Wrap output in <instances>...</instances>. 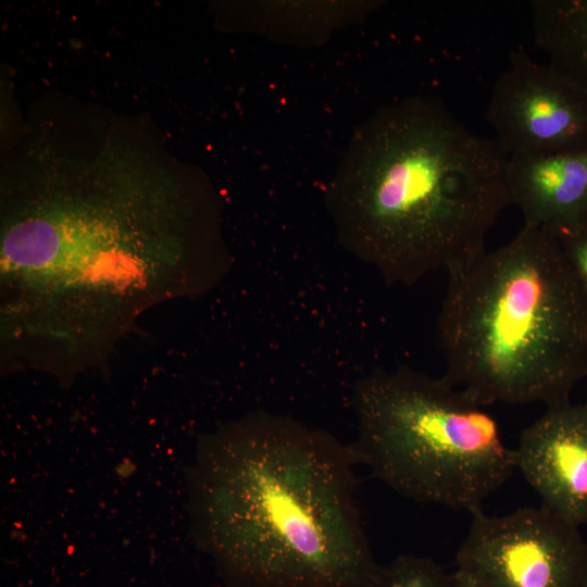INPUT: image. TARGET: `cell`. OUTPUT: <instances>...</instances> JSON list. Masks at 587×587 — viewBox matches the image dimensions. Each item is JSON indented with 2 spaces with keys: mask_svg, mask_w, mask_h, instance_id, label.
<instances>
[{
  "mask_svg": "<svg viewBox=\"0 0 587 587\" xmlns=\"http://www.w3.org/2000/svg\"><path fill=\"white\" fill-rule=\"evenodd\" d=\"M507 183L524 224L558 234L587 221V149L509 155Z\"/></svg>",
  "mask_w": 587,
  "mask_h": 587,
  "instance_id": "8",
  "label": "cell"
},
{
  "mask_svg": "<svg viewBox=\"0 0 587 587\" xmlns=\"http://www.w3.org/2000/svg\"><path fill=\"white\" fill-rule=\"evenodd\" d=\"M453 576L457 587H482L473 577L460 570L453 572Z\"/></svg>",
  "mask_w": 587,
  "mask_h": 587,
  "instance_id": "12",
  "label": "cell"
},
{
  "mask_svg": "<svg viewBox=\"0 0 587 587\" xmlns=\"http://www.w3.org/2000/svg\"><path fill=\"white\" fill-rule=\"evenodd\" d=\"M357 465L351 444L287 416L227 425L189 472L195 539L234 587H367Z\"/></svg>",
  "mask_w": 587,
  "mask_h": 587,
  "instance_id": "1",
  "label": "cell"
},
{
  "mask_svg": "<svg viewBox=\"0 0 587 587\" xmlns=\"http://www.w3.org/2000/svg\"><path fill=\"white\" fill-rule=\"evenodd\" d=\"M582 587H587V567H586V572H585V576H584V580H583Z\"/></svg>",
  "mask_w": 587,
  "mask_h": 587,
  "instance_id": "13",
  "label": "cell"
},
{
  "mask_svg": "<svg viewBox=\"0 0 587 587\" xmlns=\"http://www.w3.org/2000/svg\"><path fill=\"white\" fill-rule=\"evenodd\" d=\"M353 399L359 464L407 499L472 514L516 470L495 417L445 377L378 371Z\"/></svg>",
  "mask_w": 587,
  "mask_h": 587,
  "instance_id": "4",
  "label": "cell"
},
{
  "mask_svg": "<svg viewBox=\"0 0 587 587\" xmlns=\"http://www.w3.org/2000/svg\"><path fill=\"white\" fill-rule=\"evenodd\" d=\"M532 16L547 62L587 93V0H535Z\"/></svg>",
  "mask_w": 587,
  "mask_h": 587,
  "instance_id": "9",
  "label": "cell"
},
{
  "mask_svg": "<svg viewBox=\"0 0 587 587\" xmlns=\"http://www.w3.org/2000/svg\"><path fill=\"white\" fill-rule=\"evenodd\" d=\"M508 161L494 138L472 132L436 98L379 110L346 177L359 249L388 280L403 283L467 264L511 205Z\"/></svg>",
  "mask_w": 587,
  "mask_h": 587,
  "instance_id": "2",
  "label": "cell"
},
{
  "mask_svg": "<svg viewBox=\"0 0 587 587\" xmlns=\"http://www.w3.org/2000/svg\"><path fill=\"white\" fill-rule=\"evenodd\" d=\"M367 587H457L453 573L430 558L404 553L378 566Z\"/></svg>",
  "mask_w": 587,
  "mask_h": 587,
  "instance_id": "10",
  "label": "cell"
},
{
  "mask_svg": "<svg viewBox=\"0 0 587 587\" xmlns=\"http://www.w3.org/2000/svg\"><path fill=\"white\" fill-rule=\"evenodd\" d=\"M515 467L541 505L565 521L587 525V404L563 403L523 429Z\"/></svg>",
  "mask_w": 587,
  "mask_h": 587,
  "instance_id": "7",
  "label": "cell"
},
{
  "mask_svg": "<svg viewBox=\"0 0 587 587\" xmlns=\"http://www.w3.org/2000/svg\"><path fill=\"white\" fill-rule=\"evenodd\" d=\"M580 527L540 505L504 515L472 513L457 570L482 587H582L587 544Z\"/></svg>",
  "mask_w": 587,
  "mask_h": 587,
  "instance_id": "5",
  "label": "cell"
},
{
  "mask_svg": "<svg viewBox=\"0 0 587 587\" xmlns=\"http://www.w3.org/2000/svg\"><path fill=\"white\" fill-rule=\"evenodd\" d=\"M585 224L587 225V221H586V223H585Z\"/></svg>",
  "mask_w": 587,
  "mask_h": 587,
  "instance_id": "15",
  "label": "cell"
},
{
  "mask_svg": "<svg viewBox=\"0 0 587 587\" xmlns=\"http://www.w3.org/2000/svg\"><path fill=\"white\" fill-rule=\"evenodd\" d=\"M448 275L444 377L483 407L570 401L587 378V292L557 234L524 224Z\"/></svg>",
  "mask_w": 587,
  "mask_h": 587,
  "instance_id": "3",
  "label": "cell"
},
{
  "mask_svg": "<svg viewBox=\"0 0 587 587\" xmlns=\"http://www.w3.org/2000/svg\"><path fill=\"white\" fill-rule=\"evenodd\" d=\"M485 117L509 155L587 149V93L524 50L511 53Z\"/></svg>",
  "mask_w": 587,
  "mask_h": 587,
  "instance_id": "6",
  "label": "cell"
},
{
  "mask_svg": "<svg viewBox=\"0 0 587 587\" xmlns=\"http://www.w3.org/2000/svg\"><path fill=\"white\" fill-rule=\"evenodd\" d=\"M571 267L587 292V225L557 234Z\"/></svg>",
  "mask_w": 587,
  "mask_h": 587,
  "instance_id": "11",
  "label": "cell"
},
{
  "mask_svg": "<svg viewBox=\"0 0 587 587\" xmlns=\"http://www.w3.org/2000/svg\"><path fill=\"white\" fill-rule=\"evenodd\" d=\"M584 402L587 404V396H586V400Z\"/></svg>",
  "mask_w": 587,
  "mask_h": 587,
  "instance_id": "14",
  "label": "cell"
}]
</instances>
